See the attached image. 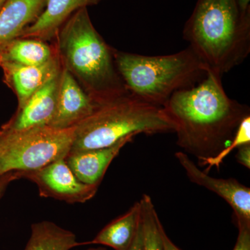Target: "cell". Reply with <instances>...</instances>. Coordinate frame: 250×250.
<instances>
[{
	"instance_id": "obj_24",
	"label": "cell",
	"mask_w": 250,
	"mask_h": 250,
	"mask_svg": "<svg viewBox=\"0 0 250 250\" xmlns=\"http://www.w3.org/2000/svg\"><path fill=\"white\" fill-rule=\"evenodd\" d=\"M160 231L161 238H162L163 246H164V250H181L178 247L175 246L172 241H171L170 238L166 234L165 230L162 224L160 225Z\"/></svg>"
},
{
	"instance_id": "obj_7",
	"label": "cell",
	"mask_w": 250,
	"mask_h": 250,
	"mask_svg": "<svg viewBox=\"0 0 250 250\" xmlns=\"http://www.w3.org/2000/svg\"><path fill=\"white\" fill-rule=\"evenodd\" d=\"M21 172L37 186L41 197L69 204L85 203L96 195L98 186L82 183L77 178L65 159H59L39 170Z\"/></svg>"
},
{
	"instance_id": "obj_6",
	"label": "cell",
	"mask_w": 250,
	"mask_h": 250,
	"mask_svg": "<svg viewBox=\"0 0 250 250\" xmlns=\"http://www.w3.org/2000/svg\"><path fill=\"white\" fill-rule=\"evenodd\" d=\"M0 131L1 176L12 171L39 170L65 159L71 150L75 127L60 129L43 126L16 132Z\"/></svg>"
},
{
	"instance_id": "obj_9",
	"label": "cell",
	"mask_w": 250,
	"mask_h": 250,
	"mask_svg": "<svg viewBox=\"0 0 250 250\" xmlns=\"http://www.w3.org/2000/svg\"><path fill=\"white\" fill-rule=\"evenodd\" d=\"M97 106L75 77L62 67L55 112L48 126L60 129L75 127Z\"/></svg>"
},
{
	"instance_id": "obj_10",
	"label": "cell",
	"mask_w": 250,
	"mask_h": 250,
	"mask_svg": "<svg viewBox=\"0 0 250 250\" xmlns=\"http://www.w3.org/2000/svg\"><path fill=\"white\" fill-rule=\"evenodd\" d=\"M60 75L61 72L36 90L22 107L17 108L0 129L6 132H16L48 126L55 112Z\"/></svg>"
},
{
	"instance_id": "obj_18",
	"label": "cell",
	"mask_w": 250,
	"mask_h": 250,
	"mask_svg": "<svg viewBox=\"0 0 250 250\" xmlns=\"http://www.w3.org/2000/svg\"><path fill=\"white\" fill-rule=\"evenodd\" d=\"M141 205L143 250H164L160 231L161 221L151 197L143 195Z\"/></svg>"
},
{
	"instance_id": "obj_15",
	"label": "cell",
	"mask_w": 250,
	"mask_h": 250,
	"mask_svg": "<svg viewBox=\"0 0 250 250\" xmlns=\"http://www.w3.org/2000/svg\"><path fill=\"white\" fill-rule=\"evenodd\" d=\"M141 220V205L136 202L126 213L112 220L85 244L103 245L115 250H129Z\"/></svg>"
},
{
	"instance_id": "obj_2",
	"label": "cell",
	"mask_w": 250,
	"mask_h": 250,
	"mask_svg": "<svg viewBox=\"0 0 250 250\" xmlns=\"http://www.w3.org/2000/svg\"><path fill=\"white\" fill-rule=\"evenodd\" d=\"M52 42L62 67L98 106L129 94L117 69L114 48L94 27L87 8L72 14Z\"/></svg>"
},
{
	"instance_id": "obj_20",
	"label": "cell",
	"mask_w": 250,
	"mask_h": 250,
	"mask_svg": "<svg viewBox=\"0 0 250 250\" xmlns=\"http://www.w3.org/2000/svg\"><path fill=\"white\" fill-rule=\"evenodd\" d=\"M238 236L233 250H250V224L237 223Z\"/></svg>"
},
{
	"instance_id": "obj_27",
	"label": "cell",
	"mask_w": 250,
	"mask_h": 250,
	"mask_svg": "<svg viewBox=\"0 0 250 250\" xmlns=\"http://www.w3.org/2000/svg\"><path fill=\"white\" fill-rule=\"evenodd\" d=\"M5 1L6 0H0V9L2 7L3 5H4Z\"/></svg>"
},
{
	"instance_id": "obj_12",
	"label": "cell",
	"mask_w": 250,
	"mask_h": 250,
	"mask_svg": "<svg viewBox=\"0 0 250 250\" xmlns=\"http://www.w3.org/2000/svg\"><path fill=\"white\" fill-rule=\"evenodd\" d=\"M135 136L130 135L108 147L70 151L65 162L82 183L99 187L112 161Z\"/></svg>"
},
{
	"instance_id": "obj_11",
	"label": "cell",
	"mask_w": 250,
	"mask_h": 250,
	"mask_svg": "<svg viewBox=\"0 0 250 250\" xmlns=\"http://www.w3.org/2000/svg\"><path fill=\"white\" fill-rule=\"evenodd\" d=\"M58 52L42 65L27 66L0 61L5 84L14 92L18 100V108L22 107L36 90L60 73L62 70Z\"/></svg>"
},
{
	"instance_id": "obj_28",
	"label": "cell",
	"mask_w": 250,
	"mask_h": 250,
	"mask_svg": "<svg viewBox=\"0 0 250 250\" xmlns=\"http://www.w3.org/2000/svg\"><path fill=\"white\" fill-rule=\"evenodd\" d=\"M0 133H1V131H0Z\"/></svg>"
},
{
	"instance_id": "obj_5",
	"label": "cell",
	"mask_w": 250,
	"mask_h": 250,
	"mask_svg": "<svg viewBox=\"0 0 250 250\" xmlns=\"http://www.w3.org/2000/svg\"><path fill=\"white\" fill-rule=\"evenodd\" d=\"M164 108L127 94L99 105L75 126L71 150L110 147L130 135L174 132Z\"/></svg>"
},
{
	"instance_id": "obj_16",
	"label": "cell",
	"mask_w": 250,
	"mask_h": 250,
	"mask_svg": "<svg viewBox=\"0 0 250 250\" xmlns=\"http://www.w3.org/2000/svg\"><path fill=\"white\" fill-rule=\"evenodd\" d=\"M57 54L53 42L31 38H17L0 46V61L27 66L42 65Z\"/></svg>"
},
{
	"instance_id": "obj_1",
	"label": "cell",
	"mask_w": 250,
	"mask_h": 250,
	"mask_svg": "<svg viewBox=\"0 0 250 250\" xmlns=\"http://www.w3.org/2000/svg\"><path fill=\"white\" fill-rule=\"evenodd\" d=\"M174 125L177 145L197 159L217 155L231 143L249 106L229 98L211 72L198 84L174 93L163 106Z\"/></svg>"
},
{
	"instance_id": "obj_8",
	"label": "cell",
	"mask_w": 250,
	"mask_h": 250,
	"mask_svg": "<svg viewBox=\"0 0 250 250\" xmlns=\"http://www.w3.org/2000/svg\"><path fill=\"white\" fill-rule=\"evenodd\" d=\"M175 157L183 167L190 182L205 188L228 202L233 208L237 223L250 224V189L236 179L210 177L200 170L183 151L175 153Z\"/></svg>"
},
{
	"instance_id": "obj_22",
	"label": "cell",
	"mask_w": 250,
	"mask_h": 250,
	"mask_svg": "<svg viewBox=\"0 0 250 250\" xmlns=\"http://www.w3.org/2000/svg\"><path fill=\"white\" fill-rule=\"evenodd\" d=\"M236 160L245 166L247 168H250V144L244 145L241 147L238 148V152H237Z\"/></svg>"
},
{
	"instance_id": "obj_13",
	"label": "cell",
	"mask_w": 250,
	"mask_h": 250,
	"mask_svg": "<svg viewBox=\"0 0 250 250\" xmlns=\"http://www.w3.org/2000/svg\"><path fill=\"white\" fill-rule=\"evenodd\" d=\"M104 0H48L45 9L34 24L19 38H31L51 42L62 24L72 14L83 8L95 6Z\"/></svg>"
},
{
	"instance_id": "obj_3",
	"label": "cell",
	"mask_w": 250,
	"mask_h": 250,
	"mask_svg": "<svg viewBox=\"0 0 250 250\" xmlns=\"http://www.w3.org/2000/svg\"><path fill=\"white\" fill-rule=\"evenodd\" d=\"M183 36L207 71L222 79L249 55L250 16L237 0H197Z\"/></svg>"
},
{
	"instance_id": "obj_19",
	"label": "cell",
	"mask_w": 250,
	"mask_h": 250,
	"mask_svg": "<svg viewBox=\"0 0 250 250\" xmlns=\"http://www.w3.org/2000/svg\"><path fill=\"white\" fill-rule=\"evenodd\" d=\"M247 144H250V116L246 117L240 123L232 141L228 147L223 149L217 155L199 159V164L201 166H207L205 171L207 173L210 168L214 166L219 170L224 159L232 152L233 149H238V147Z\"/></svg>"
},
{
	"instance_id": "obj_21",
	"label": "cell",
	"mask_w": 250,
	"mask_h": 250,
	"mask_svg": "<svg viewBox=\"0 0 250 250\" xmlns=\"http://www.w3.org/2000/svg\"><path fill=\"white\" fill-rule=\"evenodd\" d=\"M19 179H21V174L18 171H12L0 176V200L4 195L9 184Z\"/></svg>"
},
{
	"instance_id": "obj_4",
	"label": "cell",
	"mask_w": 250,
	"mask_h": 250,
	"mask_svg": "<svg viewBox=\"0 0 250 250\" xmlns=\"http://www.w3.org/2000/svg\"><path fill=\"white\" fill-rule=\"evenodd\" d=\"M117 69L133 96L163 107L176 92L205 78L207 68L190 47L177 53L145 56L114 49Z\"/></svg>"
},
{
	"instance_id": "obj_26",
	"label": "cell",
	"mask_w": 250,
	"mask_h": 250,
	"mask_svg": "<svg viewBox=\"0 0 250 250\" xmlns=\"http://www.w3.org/2000/svg\"><path fill=\"white\" fill-rule=\"evenodd\" d=\"M85 250H106V249H104V248H88V249Z\"/></svg>"
},
{
	"instance_id": "obj_17",
	"label": "cell",
	"mask_w": 250,
	"mask_h": 250,
	"mask_svg": "<svg viewBox=\"0 0 250 250\" xmlns=\"http://www.w3.org/2000/svg\"><path fill=\"white\" fill-rule=\"evenodd\" d=\"M31 236L24 250H70L82 243L76 235L50 221L31 225Z\"/></svg>"
},
{
	"instance_id": "obj_14",
	"label": "cell",
	"mask_w": 250,
	"mask_h": 250,
	"mask_svg": "<svg viewBox=\"0 0 250 250\" xmlns=\"http://www.w3.org/2000/svg\"><path fill=\"white\" fill-rule=\"evenodd\" d=\"M48 0H6L0 9V46L17 39L37 21Z\"/></svg>"
},
{
	"instance_id": "obj_25",
	"label": "cell",
	"mask_w": 250,
	"mask_h": 250,
	"mask_svg": "<svg viewBox=\"0 0 250 250\" xmlns=\"http://www.w3.org/2000/svg\"><path fill=\"white\" fill-rule=\"evenodd\" d=\"M237 2L241 14L244 16H250V0H237Z\"/></svg>"
},
{
	"instance_id": "obj_23",
	"label": "cell",
	"mask_w": 250,
	"mask_h": 250,
	"mask_svg": "<svg viewBox=\"0 0 250 250\" xmlns=\"http://www.w3.org/2000/svg\"><path fill=\"white\" fill-rule=\"evenodd\" d=\"M129 250H143V229L141 220L134 241Z\"/></svg>"
}]
</instances>
